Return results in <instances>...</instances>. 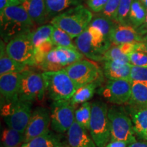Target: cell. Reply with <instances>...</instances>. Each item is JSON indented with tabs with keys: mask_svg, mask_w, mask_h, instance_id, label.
Masks as SVG:
<instances>
[{
	"mask_svg": "<svg viewBox=\"0 0 147 147\" xmlns=\"http://www.w3.org/2000/svg\"><path fill=\"white\" fill-rule=\"evenodd\" d=\"M0 19L1 40L6 43L19 35L28 34L35 29L36 24L21 5L5 8L0 12Z\"/></svg>",
	"mask_w": 147,
	"mask_h": 147,
	"instance_id": "cell-1",
	"label": "cell"
},
{
	"mask_svg": "<svg viewBox=\"0 0 147 147\" xmlns=\"http://www.w3.org/2000/svg\"><path fill=\"white\" fill-rule=\"evenodd\" d=\"M93 18L91 10L82 4L69 8L53 18L51 23L76 38L89 26Z\"/></svg>",
	"mask_w": 147,
	"mask_h": 147,
	"instance_id": "cell-2",
	"label": "cell"
},
{
	"mask_svg": "<svg viewBox=\"0 0 147 147\" xmlns=\"http://www.w3.org/2000/svg\"><path fill=\"white\" fill-rule=\"evenodd\" d=\"M45 91L53 101L70 100L76 86L63 69L56 71H44L42 74Z\"/></svg>",
	"mask_w": 147,
	"mask_h": 147,
	"instance_id": "cell-3",
	"label": "cell"
},
{
	"mask_svg": "<svg viewBox=\"0 0 147 147\" xmlns=\"http://www.w3.org/2000/svg\"><path fill=\"white\" fill-rule=\"evenodd\" d=\"M110 141L121 140L131 144L136 141L131 119L123 107L113 106L108 109Z\"/></svg>",
	"mask_w": 147,
	"mask_h": 147,
	"instance_id": "cell-4",
	"label": "cell"
},
{
	"mask_svg": "<svg viewBox=\"0 0 147 147\" xmlns=\"http://www.w3.org/2000/svg\"><path fill=\"white\" fill-rule=\"evenodd\" d=\"M106 103L95 101L91 104L89 131L97 147H106L110 140V127Z\"/></svg>",
	"mask_w": 147,
	"mask_h": 147,
	"instance_id": "cell-5",
	"label": "cell"
},
{
	"mask_svg": "<svg viewBox=\"0 0 147 147\" xmlns=\"http://www.w3.org/2000/svg\"><path fill=\"white\" fill-rule=\"evenodd\" d=\"M32 104L20 100L14 103H6L1 109V114L8 127L25 134L32 114Z\"/></svg>",
	"mask_w": 147,
	"mask_h": 147,
	"instance_id": "cell-6",
	"label": "cell"
},
{
	"mask_svg": "<svg viewBox=\"0 0 147 147\" xmlns=\"http://www.w3.org/2000/svg\"><path fill=\"white\" fill-rule=\"evenodd\" d=\"M45 92V82L42 74L30 69L21 72L18 100L30 103L42 102Z\"/></svg>",
	"mask_w": 147,
	"mask_h": 147,
	"instance_id": "cell-7",
	"label": "cell"
},
{
	"mask_svg": "<svg viewBox=\"0 0 147 147\" xmlns=\"http://www.w3.org/2000/svg\"><path fill=\"white\" fill-rule=\"evenodd\" d=\"M63 70L74 82L77 89L92 82H100L102 77L100 67L92 60H80Z\"/></svg>",
	"mask_w": 147,
	"mask_h": 147,
	"instance_id": "cell-8",
	"label": "cell"
},
{
	"mask_svg": "<svg viewBox=\"0 0 147 147\" xmlns=\"http://www.w3.org/2000/svg\"><path fill=\"white\" fill-rule=\"evenodd\" d=\"M83 58L84 55L78 50L55 47L40 68L45 71H60Z\"/></svg>",
	"mask_w": 147,
	"mask_h": 147,
	"instance_id": "cell-9",
	"label": "cell"
},
{
	"mask_svg": "<svg viewBox=\"0 0 147 147\" xmlns=\"http://www.w3.org/2000/svg\"><path fill=\"white\" fill-rule=\"evenodd\" d=\"M51 119L53 131L65 133L75 121L74 106L69 100L53 101L51 106Z\"/></svg>",
	"mask_w": 147,
	"mask_h": 147,
	"instance_id": "cell-10",
	"label": "cell"
},
{
	"mask_svg": "<svg viewBox=\"0 0 147 147\" xmlns=\"http://www.w3.org/2000/svg\"><path fill=\"white\" fill-rule=\"evenodd\" d=\"M34 50L29 33L15 37L6 45V52L11 58L30 67L35 66Z\"/></svg>",
	"mask_w": 147,
	"mask_h": 147,
	"instance_id": "cell-11",
	"label": "cell"
},
{
	"mask_svg": "<svg viewBox=\"0 0 147 147\" xmlns=\"http://www.w3.org/2000/svg\"><path fill=\"white\" fill-rule=\"evenodd\" d=\"M98 93L112 104H126L131 97V82L126 80H109L99 89Z\"/></svg>",
	"mask_w": 147,
	"mask_h": 147,
	"instance_id": "cell-12",
	"label": "cell"
},
{
	"mask_svg": "<svg viewBox=\"0 0 147 147\" xmlns=\"http://www.w3.org/2000/svg\"><path fill=\"white\" fill-rule=\"evenodd\" d=\"M51 123V112L45 107H36L32 112L28 125L24 134V143L48 133L50 131L49 127Z\"/></svg>",
	"mask_w": 147,
	"mask_h": 147,
	"instance_id": "cell-13",
	"label": "cell"
},
{
	"mask_svg": "<svg viewBox=\"0 0 147 147\" xmlns=\"http://www.w3.org/2000/svg\"><path fill=\"white\" fill-rule=\"evenodd\" d=\"M21 73H9L0 76V90L6 103H14L18 100L20 80Z\"/></svg>",
	"mask_w": 147,
	"mask_h": 147,
	"instance_id": "cell-14",
	"label": "cell"
},
{
	"mask_svg": "<svg viewBox=\"0 0 147 147\" xmlns=\"http://www.w3.org/2000/svg\"><path fill=\"white\" fill-rule=\"evenodd\" d=\"M113 45H120L125 43H140L143 42L142 37L135 27L130 25L117 23L110 35Z\"/></svg>",
	"mask_w": 147,
	"mask_h": 147,
	"instance_id": "cell-15",
	"label": "cell"
},
{
	"mask_svg": "<svg viewBox=\"0 0 147 147\" xmlns=\"http://www.w3.org/2000/svg\"><path fill=\"white\" fill-rule=\"evenodd\" d=\"M87 131L75 121L67 131V142L70 147H97Z\"/></svg>",
	"mask_w": 147,
	"mask_h": 147,
	"instance_id": "cell-16",
	"label": "cell"
},
{
	"mask_svg": "<svg viewBox=\"0 0 147 147\" xmlns=\"http://www.w3.org/2000/svg\"><path fill=\"white\" fill-rule=\"evenodd\" d=\"M131 66V64L130 63L106 61L103 66V73L109 80H126L130 81Z\"/></svg>",
	"mask_w": 147,
	"mask_h": 147,
	"instance_id": "cell-17",
	"label": "cell"
},
{
	"mask_svg": "<svg viewBox=\"0 0 147 147\" xmlns=\"http://www.w3.org/2000/svg\"><path fill=\"white\" fill-rule=\"evenodd\" d=\"M21 5L37 25H45L49 19L45 0H25Z\"/></svg>",
	"mask_w": 147,
	"mask_h": 147,
	"instance_id": "cell-18",
	"label": "cell"
},
{
	"mask_svg": "<svg viewBox=\"0 0 147 147\" xmlns=\"http://www.w3.org/2000/svg\"><path fill=\"white\" fill-rule=\"evenodd\" d=\"M29 67L12 59L6 52V45L1 40L0 47V76L9 73H21L29 69Z\"/></svg>",
	"mask_w": 147,
	"mask_h": 147,
	"instance_id": "cell-19",
	"label": "cell"
},
{
	"mask_svg": "<svg viewBox=\"0 0 147 147\" xmlns=\"http://www.w3.org/2000/svg\"><path fill=\"white\" fill-rule=\"evenodd\" d=\"M135 133L144 140H147V107L134 108L128 107Z\"/></svg>",
	"mask_w": 147,
	"mask_h": 147,
	"instance_id": "cell-20",
	"label": "cell"
},
{
	"mask_svg": "<svg viewBox=\"0 0 147 147\" xmlns=\"http://www.w3.org/2000/svg\"><path fill=\"white\" fill-rule=\"evenodd\" d=\"M127 104L130 108L147 107V82H131V95Z\"/></svg>",
	"mask_w": 147,
	"mask_h": 147,
	"instance_id": "cell-21",
	"label": "cell"
},
{
	"mask_svg": "<svg viewBox=\"0 0 147 147\" xmlns=\"http://www.w3.org/2000/svg\"><path fill=\"white\" fill-rule=\"evenodd\" d=\"M61 138L55 132L48 133L34 138L29 142L23 143L21 147H63Z\"/></svg>",
	"mask_w": 147,
	"mask_h": 147,
	"instance_id": "cell-22",
	"label": "cell"
},
{
	"mask_svg": "<svg viewBox=\"0 0 147 147\" xmlns=\"http://www.w3.org/2000/svg\"><path fill=\"white\" fill-rule=\"evenodd\" d=\"M74 44L79 52L81 53L86 57L94 61H101L100 57L92 47L91 36L87 29L75 38Z\"/></svg>",
	"mask_w": 147,
	"mask_h": 147,
	"instance_id": "cell-23",
	"label": "cell"
},
{
	"mask_svg": "<svg viewBox=\"0 0 147 147\" xmlns=\"http://www.w3.org/2000/svg\"><path fill=\"white\" fill-rule=\"evenodd\" d=\"M80 2L81 0H45L49 18L52 19L69 8L80 5Z\"/></svg>",
	"mask_w": 147,
	"mask_h": 147,
	"instance_id": "cell-24",
	"label": "cell"
},
{
	"mask_svg": "<svg viewBox=\"0 0 147 147\" xmlns=\"http://www.w3.org/2000/svg\"><path fill=\"white\" fill-rule=\"evenodd\" d=\"M146 12L147 10L140 0H133L129 15V25L136 29L138 28L144 23Z\"/></svg>",
	"mask_w": 147,
	"mask_h": 147,
	"instance_id": "cell-25",
	"label": "cell"
},
{
	"mask_svg": "<svg viewBox=\"0 0 147 147\" xmlns=\"http://www.w3.org/2000/svg\"><path fill=\"white\" fill-rule=\"evenodd\" d=\"M99 85L100 82H92L78 88L69 100L71 104L75 106L78 104L87 102L88 100H91L95 94V89Z\"/></svg>",
	"mask_w": 147,
	"mask_h": 147,
	"instance_id": "cell-26",
	"label": "cell"
},
{
	"mask_svg": "<svg viewBox=\"0 0 147 147\" xmlns=\"http://www.w3.org/2000/svg\"><path fill=\"white\" fill-rule=\"evenodd\" d=\"M55 27L52 24H45L29 33V37L34 48L41 45L46 40L51 39Z\"/></svg>",
	"mask_w": 147,
	"mask_h": 147,
	"instance_id": "cell-27",
	"label": "cell"
},
{
	"mask_svg": "<svg viewBox=\"0 0 147 147\" xmlns=\"http://www.w3.org/2000/svg\"><path fill=\"white\" fill-rule=\"evenodd\" d=\"M24 134L10 127L5 128L1 135L3 147H21L24 143Z\"/></svg>",
	"mask_w": 147,
	"mask_h": 147,
	"instance_id": "cell-28",
	"label": "cell"
},
{
	"mask_svg": "<svg viewBox=\"0 0 147 147\" xmlns=\"http://www.w3.org/2000/svg\"><path fill=\"white\" fill-rule=\"evenodd\" d=\"M117 23V22L113 21L110 18L103 14H100L93 16L89 25L96 27L101 31L107 39L110 40V35Z\"/></svg>",
	"mask_w": 147,
	"mask_h": 147,
	"instance_id": "cell-29",
	"label": "cell"
},
{
	"mask_svg": "<svg viewBox=\"0 0 147 147\" xmlns=\"http://www.w3.org/2000/svg\"><path fill=\"white\" fill-rule=\"evenodd\" d=\"M51 40L55 47L78 50L74 42L72 41L73 38L65 31L62 30L59 27H55L52 36H51Z\"/></svg>",
	"mask_w": 147,
	"mask_h": 147,
	"instance_id": "cell-30",
	"label": "cell"
},
{
	"mask_svg": "<svg viewBox=\"0 0 147 147\" xmlns=\"http://www.w3.org/2000/svg\"><path fill=\"white\" fill-rule=\"evenodd\" d=\"M91 117V104L89 102L82 105L75 111V121L82 127L89 131Z\"/></svg>",
	"mask_w": 147,
	"mask_h": 147,
	"instance_id": "cell-31",
	"label": "cell"
},
{
	"mask_svg": "<svg viewBox=\"0 0 147 147\" xmlns=\"http://www.w3.org/2000/svg\"><path fill=\"white\" fill-rule=\"evenodd\" d=\"M55 46L52 40H48L43 42L41 45L35 48L34 50V61L35 66L41 67L47 58V56L51 51L54 49Z\"/></svg>",
	"mask_w": 147,
	"mask_h": 147,
	"instance_id": "cell-32",
	"label": "cell"
},
{
	"mask_svg": "<svg viewBox=\"0 0 147 147\" xmlns=\"http://www.w3.org/2000/svg\"><path fill=\"white\" fill-rule=\"evenodd\" d=\"M104 61H114L122 63H130L128 55L121 51L119 45H113L104 53Z\"/></svg>",
	"mask_w": 147,
	"mask_h": 147,
	"instance_id": "cell-33",
	"label": "cell"
},
{
	"mask_svg": "<svg viewBox=\"0 0 147 147\" xmlns=\"http://www.w3.org/2000/svg\"><path fill=\"white\" fill-rule=\"evenodd\" d=\"M133 0H120L117 15V23L121 25H129V15Z\"/></svg>",
	"mask_w": 147,
	"mask_h": 147,
	"instance_id": "cell-34",
	"label": "cell"
},
{
	"mask_svg": "<svg viewBox=\"0 0 147 147\" xmlns=\"http://www.w3.org/2000/svg\"><path fill=\"white\" fill-rule=\"evenodd\" d=\"M130 64L140 67H147V53L138 47V43L136 50L129 55Z\"/></svg>",
	"mask_w": 147,
	"mask_h": 147,
	"instance_id": "cell-35",
	"label": "cell"
},
{
	"mask_svg": "<svg viewBox=\"0 0 147 147\" xmlns=\"http://www.w3.org/2000/svg\"><path fill=\"white\" fill-rule=\"evenodd\" d=\"M119 3L120 0H108L107 4L102 12V14L117 22Z\"/></svg>",
	"mask_w": 147,
	"mask_h": 147,
	"instance_id": "cell-36",
	"label": "cell"
},
{
	"mask_svg": "<svg viewBox=\"0 0 147 147\" xmlns=\"http://www.w3.org/2000/svg\"><path fill=\"white\" fill-rule=\"evenodd\" d=\"M130 81L147 82V67H140L131 65Z\"/></svg>",
	"mask_w": 147,
	"mask_h": 147,
	"instance_id": "cell-37",
	"label": "cell"
},
{
	"mask_svg": "<svg viewBox=\"0 0 147 147\" xmlns=\"http://www.w3.org/2000/svg\"><path fill=\"white\" fill-rule=\"evenodd\" d=\"M108 0H87V4L89 10L95 13H100L104 10Z\"/></svg>",
	"mask_w": 147,
	"mask_h": 147,
	"instance_id": "cell-38",
	"label": "cell"
},
{
	"mask_svg": "<svg viewBox=\"0 0 147 147\" xmlns=\"http://www.w3.org/2000/svg\"><path fill=\"white\" fill-rule=\"evenodd\" d=\"M138 43H125L119 45L121 51L126 55H129L134 51L136 50Z\"/></svg>",
	"mask_w": 147,
	"mask_h": 147,
	"instance_id": "cell-39",
	"label": "cell"
},
{
	"mask_svg": "<svg viewBox=\"0 0 147 147\" xmlns=\"http://www.w3.org/2000/svg\"><path fill=\"white\" fill-rule=\"evenodd\" d=\"M24 1L25 0H0V12L7 7L22 5Z\"/></svg>",
	"mask_w": 147,
	"mask_h": 147,
	"instance_id": "cell-40",
	"label": "cell"
},
{
	"mask_svg": "<svg viewBox=\"0 0 147 147\" xmlns=\"http://www.w3.org/2000/svg\"><path fill=\"white\" fill-rule=\"evenodd\" d=\"M136 30L138 32V34L142 37H144L147 34V12L144 23H143L141 26H140L138 28H137Z\"/></svg>",
	"mask_w": 147,
	"mask_h": 147,
	"instance_id": "cell-41",
	"label": "cell"
},
{
	"mask_svg": "<svg viewBox=\"0 0 147 147\" xmlns=\"http://www.w3.org/2000/svg\"><path fill=\"white\" fill-rule=\"evenodd\" d=\"M128 144L127 143L121 140H115L110 141V143L106 145V147H127Z\"/></svg>",
	"mask_w": 147,
	"mask_h": 147,
	"instance_id": "cell-42",
	"label": "cell"
},
{
	"mask_svg": "<svg viewBox=\"0 0 147 147\" xmlns=\"http://www.w3.org/2000/svg\"><path fill=\"white\" fill-rule=\"evenodd\" d=\"M128 147H147V142L145 141H136L129 145Z\"/></svg>",
	"mask_w": 147,
	"mask_h": 147,
	"instance_id": "cell-43",
	"label": "cell"
},
{
	"mask_svg": "<svg viewBox=\"0 0 147 147\" xmlns=\"http://www.w3.org/2000/svg\"><path fill=\"white\" fill-rule=\"evenodd\" d=\"M138 47L140 49H142V50L147 53V41L138 43Z\"/></svg>",
	"mask_w": 147,
	"mask_h": 147,
	"instance_id": "cell-44",
	"label": "cell"
},
{
	"mask_svg": "<svg viewBox=\"0 0 147 147\" xmlns=\"http://www.w3.org/2000/svg\"><path fill=\"white\" fill-rule=\"evenodd\" d=\"M141 2L142 3V4L144 5V6L146 8V9L147 10V0H140Z\"/></svg>",
	"mask_w": 147,
	"mask_h": 147,
	"instance_id": "cell-45",
	"label": "cell"
},
{
	"mask_svg": "<svg viewBox=\"0 0 147 147\" xmlns=\"http://www.w3.org/2000/svg\"><path fill=\"white\" fill-rule=\"evenodd\" d=\"M146 41H147V34L146 36L143 37V42H146Z\"/></svg>",
	"mask_w": 147,
	"mask_h": 147,
	"instance_id": "cell-46",
	"label": "cell"
}]
</instances>
